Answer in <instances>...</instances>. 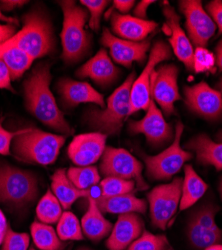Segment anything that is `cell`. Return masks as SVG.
<instances>
[{"instance_id": "cell-10", "label": "cell", "mask_w": 222, "mask_h": 250, "mask_svg": "<svg viewBox=\"0 0 222 250\" xmlns=\"http://www.w3.org/2000/svg\"><path fill=\"white\" fill-rule=\"evenodd\" d=\"M142 163L123 148L106 147L100 162V172L105 177L132 180L138 189L145 190L148 184L142 177Z\"/></svg>"}, {"instance_id": "cell-34", "label": "cell", "mask_w": 222, "mask_h": 250, "mask_svg": "<svg viewBox=\"0 0 222 250\" xmlns=\"http://www.w3.org/2000/svg\"><path fill=\"white\" fill-rule=\"evenodd\" d=\"M169 242L165 235L152 234L144 230L142 234L130 244L127 250H167Z\"/></svg>"}, {"instance_id": "cell-53", "label": "cell", "mask_w": 222, "mask_h": 250, "mask_svg": "<svg viewBox=\"0 0 222 250\" xmlns=\"http://www.w3.org/2000/svg\"><path fill=\"white\" fill-rule=\"evenodd\" d=\"M218 139H219V140L222 142V131H221V132L218 134Z\"/></svg>"}, {"instance_id": "cell-46", "label": "cell", "mask_w": 222, "mask_h": 250, "mask_svg": "<svg viewBox=\"0 0 222 250\" xmlns=\"http://www.w3.org/2000/svg\"><path fill=\"white\" fill-rule=\"evenodd\" d=\"M0 21H3V22H6L8 24H18V20L16 18H13V17H8L6 15H4L2 13V11L0 10Z\"/></svg>"}, {"instance_id": "cell-27", "label": "cell", "mask_w": 222, "mask_h": 250, "mask_svg": "<svg viewBox=\"0 0 222 250\" xmlns=\"http://www.w3.org/2000/svg\"><path fill=\"white\" fill-rule=\"evenodd\" d=\"M208 185L196 173L193 166L190 164L185 165L184 179L182 182V188H181V199L179 204L180 210H185L193 206L205 194Z\"/></svg>"}, {"instance_id": "cell-15", "label": "cell", "mask_w": 222, "mask_h": 250, "mask_svg": "<svg viewBox=\"0 0 222 250\" xmlns=\"http://www.w3.org/2000/svg\"><path fill=\"white\" fill-rule=\"evenodd\" d=\"M129 130L135 134H143L152 146H161L174 137L172 127L152 99L145 116L141 120L129 122Z\"/></svg>"}, {"instance_id": "cell-19", "label": "cell", "mask_w": 222, "mask_h": 250, "mask_svg": "<svg viewBox=\"0 0 222 250\" xmlns=\"http://www.w3.org/2000/svg\"><path fill=\"white\" fill-rule=\"evenodd\" d=\"M144 231V221L137 213L119 215L113 225L106 247L108 250H125Z\"/></svg>"}, {"instance_id": "cell-1", "label": "cell", "mask_w": 222, "mask_h": 250, "mask_svg": "<svg viewBox=\"0 0 222 250\" xmlns=\"http://www.w3.org/2000/svg\"><path fill=\"white\" fill-rule=\"evenodd\" d=\"M50 82L49 65H37L23 83L26 107L34 117L50 128L69 134L72 129L57 106L50 90Z\"/></svg>"}, {"instance_id": "cell-22", "label": "cell", "mask_w": 222, "mask_h": 250, "mask_svg": "<svg viewBox=\"0 0 222 250\" xmlns=\"http://www.w3.org/2000/svg\"><path fill=\"white\" fill-rule=\"evenodd\" d=\"M58 91L67 107H74L80 103H95L100 107H105L103 95L96 91L88 82L64 78L58 83Z\"/></svg>"}, {"instance_id": "cell-31", "label": "cell", "mask_w": 222, "mask_h": 250, "mask_svg": "<svg viewBox=\"0 0 222 250\" xmlns=\"http://www.w3.org/2000/svg\"><path fill=\"white\" fill-rule=\"evenodd\" d=\"M56 232L60 240H82L84 235L82 232L81 223L70 211H63L61 217L57 221Z\"/></svg>"}, {"instance_id": "cell-33", "label": "cell", "mask_w": 222, "mask_h": 250, "mask_svg": "<svg viewBox=\"0 0 222 250\" xmlns=\"http://www.w3.org/2000/svg\"><path fill=\"white\" fill-rule=\"evenodd\" d=\"M135 182L116 177H105L100 181V198H109L132 193L135 189Z\"/></svg>"}, {"instance_id": "cell-32", "label": "cell", "mask_w": 222, "mask_h": 250, "mask_svg": "<svg viewBox=\"0 0 222 250\" xmlns=\"http://www.w3.org/2000/svg\"><path fill=\"white\" fill-rule=\"evenodd\" d=\"M70 181L81 190H88L100 183V174L96 166H84V167H70L67 171Z\"/></svg>"}, {"instance_id": "cell-20", "label": "cell", "mask_w": 222, "mask_h": 250, "mask_svg": "<svg viewBox=\"0 0 222 250\" xmlns=\"http://www.w3.org/2000/svg\"><path fill=\"white\" fill-rule=\"evenodd\" d=\"M120 74L105 49H100L86 63L76 71L79 78H90L101 87H107Z\"/></svg>"}, {"instance_id": "cell-4", "label": "cell", "mask_w": 222, "mask_h": 250, "mask_svg": "<svg viewBox=\"0 0 222 250\" xmlns=\"http://www.w3.org/2000/svg\"><path fill=\"white\" fill-rule=\"evenodd\" d=\"M65 138L36 128H25L12 142L14 155L22 161L50 165L58 157Z\"/></svg>"}, {"instance_id": "cell-47", "label": "cell", "mask_w": 222, "mask_h": 250, "mask_svg": "<svg viewBox=\"0 0 222 250\" xmlns=\"http://www.w3.org/2000/svg\"><path fill=\"white\" fill-rule=\"evenodd\" d=\"M7 226H8V223L6 221V218L3 214V212L0 210V231L5 232L7 229Z\"/></svg>"}, {"instance_id": "cell-21", "label": "cell", "mask_w": 222, "mask_h": 250, "mask_svg": "<svg viewBox=\"0 0 222 250\" xmlns=\"http://www.w3.org/2000/svg\"><path fill=\"white\" fill-rule=\"evenodd\" d=\"M111 25L113 32L119 38L141 42L157 28V23L152 20L140 19L128 14L113 13L111 16Z\"/></svg>"}, {"instance_id": "cell-49", "label": "cell", "mask_w": 222, "mask_h": 250, "mask_svg": "<svg viewBox=\"0 0 222 250\" xmlns=\"http://www.w3.org/2000/svg\"><path fill=\"white\" fill-rule=\"evenodd\" d=\"M217 88L219 89L218 91L222 94V76L220 77V79H219V81H218V83H217Z\"/></svg>"}, {"instance_id": "cell-7", "label": "cell", "mask_w": 222, "mask_h": 250, "mask_svg": "<svg viewBox=\"0 0 222 250\" xmlns=\"http://www.w3.org/2000/svg\"><path fill=\"white\" fill-rule=\"evenodd\" d=\"M219 207L210 201H204L190 212L186 226V237L194 250H204L213 244H222V230L215 217Z\"/></svg>"}, {"instance_id": "cell-42", "label": "cell", "mask_w": 222, "mask_h": 250, "mask_svg": "<svg viewBox=\"0 0 222 250\" xmlns=\"http://www.w3.org/2000/svg\"><path fill=\"white\" fill-rule=\"evenodd\" d=\"M154 2L155 1H146V0H144V1H140L135 6V8L133 10L134 16L137 17V18H140V19H145L146 18V11H147L148 7Z\"/></svg>"}, {"instance_id": "cell-25", "label": "cell", "mask_w": 222, "mask_h": 250, "mask_svg": "<svg viewBox=\"0 0 222 250\" xmlns=\"http://www.w3.org/2000/svg\"><path fill=\"white\" fill-rule=\"evenodd\" d=\"M51 189L64 209H69L73 203L80 198H93L91 189L81 190L70 181L65 169H58L52 175Z\"/></svg>"}, {"instance_id": "cell-37", "label": "cell", "mask_w": 222, "mask_h": 250, "mask_svg": "<svg viewBox=\"0 0 222 250\" xmlns=\"http://www.w3.org/2000/svg\"><path fill=\"white\" fill-rule=\"evenodd\" d=\"M80 3L90 13L89 27L95 31H98L100 27V19H101L104 9L109 4V2L103 1V0H81Z\"/></svg>"}, {"instance_id": "cell-12", "label": "cell", "mask_w": 222, "mask_h": 250, "mask_svg": "<svg viewBox=\"0 0 222 250\" xmlns=\"http://www.w3.org/2000/svg\"><path fill=\"white\" fill-rule=\"evenodd\" d=\"M178 67L174 64H160L155 68L150 87L151 99L157 103L165 115L174 112V104L181 99L178 89Z\"/></svg>"}, {"instance_id": "cell-28", "label": "cell", "mask_w": 222, "mask_h": 250, "mask_svg": "<svg viewBox=\"0 0 222 250\" xmlns=\"http://www.w3.org/2000/svg\"><path fill=\"white\" fill-rule=\"evenodd\" d=\"M31 237L39 250H63L64 244L49 224L34 221L30 227Z\"/></svg>"}, {"instance_id": "cell-50", "label": "cell", "mask_w": 222, "mask_h": 250, "mask_svg": "<svg viewBox=\"0 0 222 250\" xmlns=\"http://www.w3.org/2000/svg\"><path fill=\"white\" fill-rule=\"evenodd\" d=\"M4 236H5V232L0 231V245H2L3 240H4Z\"/></svg>"}, {"instance_id": "cell-51", "label": "cell", "mask_w": 222, "mask_h": 250, "mask_svg": "<svg viewBox=\"0 0 222 250\" xmlns=\"http://www.w3.org/2000/svg\"><path fill=\"white\" fill-rule=\"evenodd\" d=\"M219 192H220V195H221V199H222V179L220 181V184H219Z\"/></svg>"}, {"instance_id": "cell-52", "label": "cell", "mask_w": 222, "mask_h": 250, "mask_svg": "<svg viewBox=\"0 0 222 250\" xmlns=\"http://www.w3.org/2000/svg\"><path fill=\"white\" fill-rule=\"evenodd\" d=\"M77 250H92V249H90L88 247H85V246H82V247H79Z\"/></svg>"}, {"instance_id": "cell-54", "label": "cell", "mask_w": 222, "mask_h": 250, "mask_svg": "<svg viewBox=\"0 0 222 250\" xmlns=\"http://www.w3.org/2000/svg\"><path fill=\"white\" fill-rule=\"evenodd\" d=\"M30 250H35V249H33V248H31V249H30Z\"/></svg>"}, {"instance_id": "cell-2", "label": "cell", "mask_w": 222, "mask_h": 250, "mask_svg": "<svg viewBox=\"0 0 222 250\" xmlns=\"http://www.w3.org/2000/svg\"><path fill=\"white\" fill-rule=\"evenodd\" d=\"M55 45L56 40L49 19L39 10L24 15L22 29L0 44L1 47L17 48L33 59L51 53Z\"/></svg>"}, {"instance_id": "cell-44", "label": "cell", "mask_w": 222, "mask_h": 250, "mask_svg": "<svg viewBox=\"0 0 222 250\" xmlns=\"http://www.w3.org/2000/svg\"><path fill=\"white\" fill-rule=\"evenodd\" d=\"M0 3H1L3 10L9 12L17 7L24 5L26 1H22V0H7V1H1Z\"/></svg>"}, {"instance_id": "cell-8", "label": "cell", "mask_w": 222, "mask_h": 250, "mask_svg": "<svg viewBox=\"0 0 222 250\" xmlns=\"http://www.w3.org/2000/svg\"><path fill=\"white\" fill-rule=\"evenodd\" d=\"M184 126L178 122L175 126V134L169 146L157 155L142 154L146 166V174L153 180L164 181L172 178L183 167L185 162L192 159L193 154L180 146Z\"/></svg>"}, {"instance_id": "cell-30", "label": "cell", "mask_w": 222, "mask_h": 250, "mask_svg": "<svg viewBox=\"0 0 222 250\" xmlns=\"http://www.w3.org/2000/svg\"><path fill=\"white\" fill-rule=\"evenodd\" d=\"M62 213V206L51 190H48L42 196L36 207L37 218L45 224L57 223Z\"/></svg>"}, {"instance_id": "cell-41", "label": "cell", "mask_w": 222, "mask_h": 250, "mask_svg": "<svg viewBox=\"0 0 222 250\" xmlns=\"http://www.w3.org/2000/svg\"><path fill=\"white\" fill-rule=\"evenodd\" d=\"M16 27L11 24H0V44L5 42L15 33Z\"/></svg>"}, {"instance_id": "cell-13", "label": "cell", "mask_w": 222, "mask_h": 250, "mask_svg": "<svg viewBox=\"0 0 222 250\" xmlns=\"http://www.w3.org/2000/svg\"><path fill=\"white\" fill-rule=\"evenodd\" d=\"M180 11L185 16V27L188 38L196 47H205L216 31V25L202 2L198 0H183L179 1Z\"/></svg>"}, {"instance_id": "cell-48", "label": "cell", "mask_w": 222, "mask_h": 250, "mask_svg": "<svg viewBox=\"0 0 222 250\" xmlns=\"http://www.w3.org/2000/svg\"><path fill=\"white\" fill-rule=\"evenodd\" d=\"M204 250H222V244H213L208 246Z\"/></svg>"}, {"instance_id": "cell-35", "label": "cell", "mask_w": 222, "mask_h": 250, "mask_svg": "<svg viewBox=\"0 0 222 250\" xmlns=\"http://www.w3.org/2000/svg\"><path fill=\"white\" fill-rule=\"evenodd\" d=\"M216 60L214 54L205 47H196L193 54V70L196 73H215Z\"/></svg>"}, {"instance_id": "cell-3", "label": "cell", "mask_w": 222, "mask_h": 250, "mask_svg": "<svg viewBox=\"0 0 222 250\" xmlns=\"http://www.w3.org/2000/svg\"><path fill=\"white\" fill-rule=\"evenodd\" d=\"M63 11V26L60 33L62 44V58L67 63L82 59L91 45L90 34L85 29L88 20L87 10L74 1H60Z\"/></svg>"}, {"instance_id": "cell-39", "label": "cell", "mask_w": 222, "mask_h": 250, "mask_svg": "<svg viewBox=\"0 0 222 250\" xmlns=\"http://www.w3.org/2000/svg\"><path fill=\"white\" fill-rule=\"evenodd\" d=\"M206 10L218 28V35H222V1L220 0L210 1L206 4Z\"/></svg>"}, {"instance_id": "cell-38", "label": "cell", "mask_w": 222, "mask_h": 250, "mask_svg": "<svg viewBox=\"0 0 222 250\" xmlns=\"http://www.w3.org/2000/svg\"><path fill=\"white\" fill-rule=\"evenodd\" d=\"M24 129L17 130V131H9L3 128L2 126V119L0 120V154L1 155H10L11 145L13 139L22 133Z\"/></svg>"}, {"instance_id": "cell-6", "label": "cell", "mask_w": 222, "mask_h": 250, "mask_svg": "<svg viewBox=\"0 0 222 250\" xmlns=\"http://www.w3.org/2000/svg\"><path fill=\"white\" fill-rule=\"evenodd\" d=\"M38 194L35 175L10 165H0V202L22 207L33 202Z\"/></svg>"}, {"instance_id": "cell-36", "label": "cell", "mask_w": 222, "mask_h": 250, "mask_svg": "<svg viewBox=\"0 0 222 250\" xmlns=\"http://www.w3.org/2000/svg\"><path fill=\"white\" fill-rule=\"evenodd\" d=\"M29 246V235L15 232L7 226L1 250H27Z\"/></svg>"}, {"instance_id": "cell-40", "label": "cell", "mask_w": 222, "mask_h": 250, "mask_svg": "<svg viewBox=\"0 0 222 250\" xmlns=\"http://www.w3.org/2000/svg\"><path fill=\"white\" fill-rule=\"evenodd\" d=\"M11 74L2 60H0V89H7L14 92V89L11 86Z\"/></svg>"}, {"instance_id": "cell-23", "label": "cell", "mask_w": 222, "mask_h": 250, "mask_svg": "<svg viewBox=\"0 0 222 250\" xmlns=\"http://www.w3.org/2000/svg\"><path fill=\"white\" fill-rule=\"evenodd\" d=\"M83 235L88 239L98 242L105 238L112 230V224L103 216L94 198H88V207L81 218Z\"/></svg>"}, {"instance_id": "cell-5", "label": "cell", "mask_w": 222, "mask_h": 250, "mask_svg": "<svg viewBox=\"0 0 222 250\" xmlns=\"http://www.w3.org/2000/svg\"><path fill=\"white\" fill-rule=\"evenodd\" d=\"M135 72L129 74L125 81L108 97L103 110H92L88 115L91 126L104 134H115L124 120L130 115V92L135 80Z\"/></svg>"}, {"instance_id": "cell-24", "label": "cell", "mask_w": 222, "mask_h": 250, "mask_svg": "<svg viewBox=\"0 0 222 250\" xmlns=\"http://www.w3.org/2000/svg\"><path fill=\"white\" fill-rule=\"evenodd\" d=\"M185 147L192 150L199 163L211 165L217 170H222V142L217 143L205 134H199L191 138Z\"/></svg>"}, {"instance_id": "cell-43", "label": "cell", "mask_w": 222, "mask_h": 250, "mask_svg": "<svg viewBox=\"0 0 222 250\" xmlns=\"http://www.w3.org/2000/svg\"><path fill=\"white\" fill-rule=\"evenodd\" d=\"M112 3L113 7L116 8L119 12L126 14L133 7L135 1H133V0H128V1H124V0H115Z\"/></svg>"}, {"instance_id": "cell-9", "label": "cell", "mask_w": 222, "mask_h": 250, "mask_svg": "<svg viewBox=\"0 0 222 250\" xmlns=\"http://www.w3.org/2000/svg\"><path fill=\"white\" fill-rule=\"evenodd\" d=\"M183 179L174 178L170 183L158 185L147 194L151 223L155 228L165 230L174 216L181 199Z\"/></svg>"}, {"instance_id": "cell-14", "label": "cell", "mask_w": 222, "mask_h": 250, "mask_svg": "<svg viewBox=\"0 0 222 250\" xmlns=\"http://www.w3.org/2000/svg\"><path fill=\"white\" fill-rule=\"evenodd\" d=\"M184 96L188 108L198 116L207 120L222 117V94L211 88L206 82L184 87Z\"/></svg>"}, {"instance_id": "cell-45", "label": "cell", "mask_w": 222, "mask_h": 250, "mask_svg": "<svg viewBox=\"0 0 222 250\" xmlns=\"http://www.w3.org/2000/svg\"><path fill=\"white\" fill-rule=\"evenodd\" d=\"M215 60H216V66L218 70L222 72V39L219 41L216 48H215Z\"/></svg>"}, {"instance_id": "cell-17", "label": "cell", "mask_w": 222, "mask_h": 250, "mask_svg": "<svg viewBox=\"0 0 222 250\" xmlns=\"http://www.w3.org/2000/svg\"><path fill=\"white\" fill-rule=\"evenodd\" d=\"M107 135L101 132L79 134L68 146V156L78 167L91 166L102 157Z\"/></svg>"}, {"instance_id": "cell-26", "label": "cell", "mask_w": 222, "mask_h": 250, "mask_svg": "<svg viewBox=\"0 0 222 250\" xmlns=\"http://www.w3.org/2000/svg\"><path fill=\"white\" fill-rule=\"evenodd\" d=\"M95 201L102 213L121 215L127 213H145L147 210L146 201L137 198L132 193L109 198L98 197Z\"/></svg>"}, {"instance_id": "cell-11", "label": "cell", "mask_w": 222, "mask_h": 250, "mask_svg": "<svg viewBox=\"0 0 222 250\" xmlns=\"http://www.w3.org/2000/svg\"><path fill=\"white\" fill-rule=\"evenodd\" d=\"M170 58V46L162 40L157 41L151 48L143 71L134 80L132 84L130 92V115L139 110H147L151 101L150 87L153 72L161 62Z\"/></svg>"}, {"instance_id": "cell-16", "label": "cell", "mask_w": 222, "mask_h": 250, "mask_svg": "<svg viewBox=\"0 0 222 250\" xmlns=\"http://www.w3.org/2000/svg\"><path fill=\"white\" fill-rule=\"evenodd\" d=\"M100 41L109 49V53L116 63L125 67H131L133 62L142 63L150 47L149 39L141 42L124 40L114 36L107 28L103 30Z\"/></svg>"}, {"instance_id": "cell-18", "label": "cell", "mask_w": 222, "mask_h": 250, "mask_svg": "<svg viewBox=\"0 0 222 250\" xmlns=\"http://www.w3.org/2000/svg\"><path fill=\"white\" fill-rule=\"evenodd\" d=\"M163 14L165 16L163 30L169 36L168 42L170 48L178 60L182 62L188 70H192L194 50L191 41L180 25L179 15L167 3L163 6Z\"/></svg>"}, {"instance_id": "cell-29", "label": "cell", "mask_w": 222, "mask_h": 250, "mask_svg": "<svg viewBox=\"0 0 222 250\" xmlns=\"http://www.w3.org/2000/svg\"><path fill=\"white\" fill-rule=\"evenodd\" d=\"M0 60L7 65L12 80L21 77L31 66L33 58L17 48L0 46Z\"/></svg>"}]
</instances>
